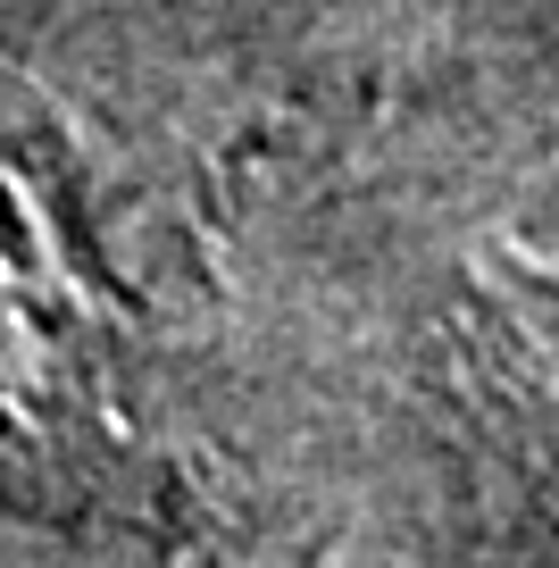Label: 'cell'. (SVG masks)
Instances as JSON below:
<instances>
[{"instance_id": "obj_1", "label": "cell", "mask_w": 559, "mask_h": 568, "mask_svg": "<svg viewBox=\"0 0 559 568\" xmlns=\"http://www.w3.org/2000/svg\"><path fill=\"white\" fill-rule=\"evenodd\" d=\"M367 134L210 260L201 460L334 551H559V68L393 84Z\"/></svg>"}]
</instances>
